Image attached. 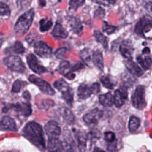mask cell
<instances>
[{"label":"cell","mask_w":152,"mask_h":152,"mask_svg":"<svg viewBox=\"0 0 152 152\" xmlns=\"http://www.w3.org/2000/svg\"><path fill=\"white\" fill-rule=\"evenodd\" d=\"M84 65L82 62H78L76 64H75L74 66H71V71H79L84 68Z\"/></svg>","instance_id":"cell-41"},{"label":"cell","mask_w":152,"mask_h":152,"mask_svg":"<svg viewBox=\"0 0 152 152\" xmlns=\"http://www.w3.org/2000/svg\"><path fill=\"white\" fill-rule=\"evenodd\" d=\"M140 119L135 116H132L130 117L129 123H128V129L130 132H133L138 129L140 126Z\"/></svg>","instance_id":"cell-25"},{"label":"cell","mask_w":152,"mask_h":152,"mask_svg":"<svg viewBox=\"0 0 152 152\" xmlns=\"http://www.w3.org/2000/svg\"><path fill=\"white\" fill-rule=\"evenodd\" d=\"M128 97V92L126 88L124 87L120 89H117L114 92L113 96V103L117 107H121L125 103Z\"/></svg>","instance_id":"cell-11"},{"label":"cell","mask_w":152,"mask_h":152,"mask_svg":"<svg viewBox=\"0 0 152 152\" xmlns=\"http://www.w3.org/2000/svg\"><path fill=\"white\" fill-rule=\"evenodd\" d=\"M103 115V112L102 110L95 108L83 116V121L88 125H95L102 118Z\"/></svg>","instance_id":"cell-7"},{"label":"cell","mask_w":152,"mask_h":152,"mask_svg":"<svg viewBox=\"0 0 152 152\" xmlns=\"http://www.w3.org/2000/svg\"><path fill=\"white\" fill-rule=\"evenodd\" d=\"M93 94L91 86L82 84L79 86L77 90V94L80 99H86Z\"/></svg>","instance_id":"cell-18"},{"label":"cell","mask_w":152,"mask_h":152,"mask_svg":"<svg viewBox=\"0 0 152 152\" xmlns=\"http://www.w3.org/2000/svg\"><path fill=\"white\" fill-rule=\"evenodd\" d=\"M104 140L108 142H112L115 140V135L113 132L107 131L104 133Z\"/></svg>","instance_id":"cell-38"},{"label":"cell","mask_w":152,"mask_h":152,"mask_svg":"<svg viewBox=\"0 0 152 152\" xmlns=\"http://www.w3.org/2000/svg\"><path fill=\"white\" fill-rule=\"evenodd\" d=\"M34 10L31 8L19 17L14 26V32L18 36H23L29 30L34 17Z\"/></svg>","instance_id":"cell-2"},{"label":"cell","mask_w":152,"mask_h":152,"mask_svg":"<svg viewBox=\"0 0 152 152\" xmlns=\"http://www.w3.org/2000/svg\"><path fill=\"white\" fill-rule=\"evenodd\" d=\"M45 131L49 139L59 138L61 130L58 123L55 121H50L45 125Z\"/></svg>","instance_id":"cell-8"},{"label":"cell","mask_w":152,"mask_h":152,"mask_svg":"<svg viewBox=\"0 0 152 152\" xmlns=\"http://www.w3.org/2000/svg\"><path fill=\"white\" fill-rule=\"evenodd\" d=\"M77 142L79 145V148H85L86 145V142L88 139V136L87 134H86L84 132H81L79 131L77 134Z\"/></svg>","instance_id":"cell-30"},{"label":"cell","mask_w":152,"mask_h":152,"mask_svg":"<svg viewBox=\"0 0 152 152\" xmlns=\"http://www.w3.org/2000/svg\"><path fill=\"white\" fill-rule=\"evenodd\" d=\"M91 88L93 91V94H97L100 91V84L98 83H93L91 86Z\"/></svg>","instance_id":"cell-42"},{"label":"cell","mask_w":152,"mask_h":152,"mask_svg":"<svg viewBox=\"0 0 152 152\" xmlns=\"http://www.w3.org/2000/svg\"><path fill=\"white\" fill-rule=\"evenodd\" d=\"M27 61L29 68L35 73L41 74L47 72V69L39 62L35 55L29 54L27 57Z\"/></svg>","instance_id":"cell-10"},{"label":"cell","mask_w":152,"mask_h":152,"mask_svg":"<svg viewBox=\"0 0 152 152\" xmlns=\"http://www.w3.org/2000/svg\"><path fill=\"white\" fill-rule=\"evenodd\" d=\"M5 1H6V0H0V3H1V2H5Z\"/></svg>","instance_id":"cell-51"},{"label":"cell","mask_w":152,"mask_h":152,"mask_svg":"<svg viewBox=\"0 0 152 152\" xmlns=\"http://www.w3.org/2000/svg\"><path fill=\"white\" fill-rule=\"evenodd\" d=\"M53 86L56 88H57L61 93H63L66 91L70 88L68 83H66L64 79H62V78L56 80L53 83Z\"/></svg>","instance_id":"cell-27"},{"label":"cell","mask_w":152,"mask_h":152,"mask_svg":"<svg viewBox=\"0 0 152 152\" xmlns=\"http://www.w3.org/2000/svg\"><path fill=\"white\" fill-rule=\"evenodd\" d=\"M12 51L15 53H23L25 51V49L23 45V44L17 41L14 43L12 48Z\"/></svg>","instance_id":"cell-37"},{"label":"cell","mask_w":152,"mask_h":152,"mask_svg":"<svg viewBox=\"0 0 152 152\" xmlns=\"http://www.w3.org/2000/svg\"><path fill=\"white\" fill-rule=\"evenodd\" d=\"M39 5L41 7H45L46 6L47 2L46 0H38Z\"/></svg>","instance_id":"cell-47"},{"label":"cell","mask_w":152,"mask_h":152,"mask_svg":"<svg viewBox=\"0 0 152 152\" xmlns=\"http://www.w3.org/2000/svg\"><path fill=\"white\" fill-rule=\"evenodd\" d=\"M62 98L65 100L66 103L69 106H72L73 101H74V94L73 91L71 88H69L66 91L62 93Z\"/></svg>","instance_id":"cell-28"},{"label":"cell","mask_w":152,"mask_h":152,"mask_svg":"<svg viewBox=\"0 0 152 152\" xmlns=\"http://www.w3.org/2000/svg\"><path fill=\"white\" fill-rule=\"evenodd\" d=\"M80 56L82 60L87 64L89 65V63L91 61V56L90 54L89 50L88 49H84L80 52Z\"/></svg>","instance_id":"cell-34"},{"label":"cell","mask_w":152,"mask_h":152,"mask_svg":"<svg viewBox=\"0 0 152 152\" xmlns=\"http://www.w3.org/2000/svg\"><path fill=\"white\" fill-rule=\"evenodd\" d=\"M58 71L64 75L66 74L68 72L71 71L69 62L67 61H62L59 65Z\"/></svg>","instance_id":"cell-31"},{"label":"cell","mask_w":152,"mask_h":152,"mask_svg":"<svg viewBox=\"0 0 152 152\" xmlns=\"http://www.w3.org/2000/svg\"><path fill=\"white\" fill-rule=\"evenodd\" d=\"M137 62L145 70H148L150 69L152 63L151 58L150 56H142V55H138L137 57Z\"/></svg>","instance_id":"cell-23"},{"label":"cell","mask_w":152,"mask_h":152,"mask_svg":"<svg viewBox=\"0 0 152 152\" xmlns=\"http://www.w3.org/2000/svg\"><path fill=\"white\" fill-rule=\"evenodd\" d=\"M119 51L121 55L127 59H131L134 48L129 40H125L122 42L119 46Z\"/></svg>","instance_id":"cell-12"},{"label":"cell","mask_w":152,"mask_h":152,"mask_svg":"<svg viewBox=\"0 0 152 152\" xmlns=\"http://www.w3.org/2000/svg\"><path fill=\"white\" fill-rule=\"evenodd\" d=\"M24 136L40 150L46 148L41 125L34 121L28 122L23 130Z\"/></svg>","instance_id":"cell-1"},{"label":"cell","mask_w":152,"mask_h":152,"mask_svg":"<svg viewBox=\"0 0 152 152\" xmlns=\"http://www.w3.org/2000/svg\"><path fill=\"white\" fill-rule=\"evenodd\" d=\"M92 62L95 66L100 71H103L104 68L103 58L102 52L99 50H95L92 55Z\"/></svg>","instance_id":"cell-17"},{"label":"cell","mask_w":152,"mask_h":152,"mask_svg":"<svg viewBox=\"0 0 152 152\" xmlns=\"http://www.w3.org/2000/svg\"><path fill=\"white\" fill-rule=\"evenodd\" d=\"M66 48H59V49L56 50V51L55 52V56L57 58L61 59L65 55V54L66 53Z\"/></svg>","instance_id":"cell-40"},{"label":"cell","mask_w":152,"mask_h":152,"mask_svg":"<svg viewBox=\"0 0 152 152\" xmlns=\"http://www.w3.org/2000/svg\"><path fill=\"white\" fill-rule=\"evenodd\" d=\"M25 84H26V82H24L20 80H16L12 85V91L14 93L19 92L23 88V87L25 86Z\"/></svg>","instance_id":"cell-36"},{"label":"cell","mask_w":152,"mask_h":152,"mask_svg":"<svg viewBox=\"0 0 152 152\" xmlns=\"http://www.w3.org/2000/svg\"><path fill=\"white\" fill-rule=\"evenodd\" d=\"M100 81L104 87L108 89H113L115 84L107 76H102L100 77Z\"/></svg>","instance_id":"cell-32"},{"label":"cell","mask_w":152,"mask_h":152,"mask_svg":"<svg viewBox=\"0 0 152 152\" xmlns=\"http://www.w3.org/2000/svg\"><path fill=\"white\" fill-rule=\"evenodd\" d=\"M23 97L26 99V100H30L31 97H30V94L29 93V92L28 91H25L23 93Z\"/></svg>","instance_id":"cell-46"},{"label":"cell","mask_w":152,"mask_h":152,"mask_svg":"<svg viewBox=\"0 0 152 152\" xmlns=\"http://www.w3.org/2000/svg\"><path fill=\"white\" fill-rule=\"evenodd\" d=\"M2 42H3L2 39L1 37H0V47L1 46V45H2Z\"/></svg>","instance_id":"cell-49"},{"label":"cell","mask_w":152,"mask_h":152,"mask_svg":"<svg viewBox=\"0 0 152 152\" xmlns=\"http://www.w3.org/2000/svg\"><path fill=\"white\" fill-rule=\"evenodd\" d=\"M99 102L104 107L112 106L113 104V96L110 92L100 95Z\"/></svg>","instance_id":"cell-22"},{"label":"cell","mask_w":152,"mask_h":152,"mask_svg":"<svg viewBox=\"0 0 152 152\" xmlns=\"http://www.w3.org/2000/svg\"><path fill=\"white\" fill-rule=\"evenodd\" d=\"M11 106L24 116H30L32 112L30 103L28 102H21L17 104H12Z\"/></svg>","instance_id":"cell-13"},{"label":"cell","mask_w":152,"mask_h":152,"mask_svg":"<svg viewBox=\"0 0 152 152\" xmlns=\"http://www.w3.org/2000/svg\"><path fill=\"white\" fill-rule=\"evenodd\" d=\"M51 34L53 37L56 38L65 39L68 37V33L61 24L56 22L51 32Z\"/></svg>","instance_id":"cell-15"},{"label":"cell","mask_w":152,"mask_h":152,"mask_svg":"<svg viewBox=\"0 0 152 152\" xmlns=\"http://www.w3.org/2000/svg\"><path fill=\"white\" fill-rule=\"evenodd\" d=\"M107 6L109 5H114L117 0H102Z\"/></svg>","instance_id":"cell-45"},{"label":"cell","mask_w":152,"mask_h":152,"mask_svg":"<svg viewBox=\"0 0 152 152\" xmlns=\"http://www.w3.org/2000/svg\"><path fill=\"white\" fill-rule=\"evenodd\" d=\"M28 80L30 82L36 85L43 93L48 95L55 94V90L48 82L43 80V79L39 78L34 75H31L28 77Z\"/></svg>","instance_id":"cell-6"},{"label":"cell","mask_w":152,"mask_h":152,"mask_svg":"<svg viewBox=\"0 0 152 152\" xmlns=\"http://www.w3.org/2000/svg\"><path fill=\"white\" fill-rule=\"evenodd\" d=\"M103 151V150L102 149H100V148H96L94 150V151Z\"/></svg>","instance_id":"cell-50"},{"label":"cell","mask_w":152,"mask_h":152,"mask_svg":"<svg viewBox=\"0 0 152 152\" xmlns=\"http://www.w3.org/2000/svg\"><path fill=\"white\" fill-rule=\"evenodd\" d=\"M109 145L107 147V150L109 151H116V140L112 142H109Z\"/></svg>","instance_id":"cell-43"},{"label":"cell","mask_w":152,"mask_h":152,"mask_svg":"<svg viewBox=\"0 0 152 152\" xmlns=\"http://www.w3.org/2000/svg\"><path fill=\"white\" fill-rule=\"evenodd\" d=\"M34 50L35 53L41 58H49L52 53V48L43 41L35 43Z\"/></svg>","instance_id":"cell-9"},{"label":"cell","mask_w":152,"mask_h":152,"mask_svg":"<svg viewBox=\"0 0 152 152\" xmlns=\"http://www.w3.org/2000/svg\"><path fill=\"white\" fill-rule=\"evenodd\" d=\"M142 53H143V54H148V53H150V49H149L148 48H145L142 50Z\"/></svg>","instance_id":"cell-48"},{"label":"cell","mask_w":152,"mask_h":152,"mask_svg":"<svg viewBox=\"0 0 152 152\" xmlns=\"http://www.w3.org/2000/svg\"><path fill=\"white\" fill-rule=\"evenodd\" d=\"M145 87L142 85L137 87L134 90L132 97L131 101L133 106L137 109H143L147 105L145 100Z\"/></svg>","instance_id":"cell-3"},{"label":"cell","mask_w":152,"mask_h":152,"mask_svg":"<svg viewBox=\"0 0 152 152\" xmlns=\"http://www.w3.org/2000/svg\"><path fill=\"white\" fill-rule=\"evenodd\" d=\"M94 36L97 42L100 43L103 48L107 49L108 48V40L107 37L99 30H94Z\"/></svg>","instance_id":"cell-24"},{"label":"cell","mask_w":152,"mask_h":152,"mask_svg":"<svg viewBox=\"0 0 152 152\" xmlns=\"http://www.w3.org/2000/svg\"><path fill=\"white\" fill-rule=\"evenodd\" d=\"M47 147L48 151H63L62 142L59 140V138L49 139Z\"/></svg>","instance_id":"cell-20"},{"label":"cell","mask_w":152,"mask_h":152,"mask_svg":"<svg viewBox=\"0 0 152 152\" xmlns=\"http://www.w3.org/2000/svg\"><path fill=\"white\" fill-rule=\"evenodd\" d=\"M4 62L10 70L14 72L21 73L23 72L26 69L22 60L17 56H8L4 58Z\"/></svg>","instance_id":"cell-5"},{"label":"cell","mask_w":152,"mask_h":152,"mask_svg":"<svg viewBox=\"0 0 152 152\" xmlns=\"http://www.w3.org/2000/svg\"><path fill=\"white\" fill-rule=\"evenodd\" d=\"M86 0H69L68 2L69 10L72 11H77L85 4Z\"/></svg>","instance_id":"cell-29"},{"label":"cell","mask_w":152,"mask_h":152,"mask_svg":"<svg viewBox=\"0 0 152 152\" xmlns=\"http://www.w3.org/2000/svg\"><path fill=\"white\" fill-rule=\"evenodd\" d=\"M64 76L66 78H67L68 80H73V79L75 78V74L74 72H72V71H70V72H68L66 74H65Z\"/></svg>","instance_id":"cell-44"},{"label":"cell","mask_w":152,"mask_h":152,"mask_svg":"<svg viewBox=\"0 0 152 152\" xmlns=\"http://www.w3.org/2000/svg\"><path fill=\"white\" fill-rule=\"evenodd\" d=\"M11 11L9 6L5 2L0 3V15L1 16H9Z\"/></svg>","instance_id":"cell-35"},{"label":"cell","mask_w":152,"mask_h":152,"mask_svg":"<svg viewBox=\"0 0 152 152\" xmlns=\"http://www.w3.org/2000/svg\"><path fill=\"white\" fill-rule=\"evenodd\" d=\"M1 127L5 130L17 131V128L15 121L9 116H4L1 121Z\"/></svg>","instance_id":"cell-16"},{"label":"cell","mask_w":152,"mask_h":152,"mask_svg":"<svg viewBox=\"0 0 152 152\" xmlns=\"http://www.w3.org/2000/svg\"><path fill=\"white\" fill-rule=\"evenodd\" d=\"M125 65L128 71L133 75L139 77L143 75V71L141 68L131 59H128L125 61Z\"/></svg>","instance_id":"cell-14"},{"label":"cell","mask_w":152,"mask_h":152,"mask_svg":"<svg viewBox=\"0 0 152 152\" xmlns=\"http://www.w3.org/2000/svg\"><path fill=\"white\" fill-rule=\"evenodd\" d=\"M61 116L64 122L67 124L71 125L74 122L75 116L69 109L62 107V109H61Z\"/></svg>","instance_id":"cell-21"},{"label":"cell","mask_w":152,"mask_h":152,"mask_svg":"<svg viewBox=\"0 0 152 152\" xmlns=\"http://www.w3.org/2000/svg\"><path fill=\"white\" fill-rule=\"evenodd\" d=\"M71 30L76 34L80 33L83 30V25L80 20L75 17H71L68 20Z\"/></svg>","instance_id":"cell-19"},{"label":"cell","mask_w":152,"mask_h":152,"mask_svg":"<svg viewBox=\"0 0 152 152\" xmlns=\"http://www.w3.org/2000/svg\"><path fill=\"white\" fill-rule=\"evenodd\" d=\"M105 15V11L101 7H99L95 11L94 13V17H101L103 18L104 17Z\"/></svg>","instance_id":"cell-39"},{"label":"cell","mask_w":152,"mask_h":152,"mask_svg":"<svg viewBox=\"0 0 152 152\" xmlns=\"http://www.w3.org/2000/svg\"><path fill=\"white\" fill-rule=\"evenodd\" d=\"M152 28L151 18L149 16H144L141 18L135 26V33L139 36L145 37L146 33L151 32Z\"/></svg>","instance_id":"cell-4"},{"label":"cell","mask_w":152,"mask_h":152,"mask_svg":"<svg viewBox=\"0 0 152 152\" xmlns=\"http://www.w3.org/2000/svg\"><path fill=\"white\" fill-rule=\"evenodd\" d=\"M117 28L118 27L116 26L110 25L105 21L103 22V24H102L103 31L107 33V34H111L113 33L117 30Z\"/></svg>","instance_id":"cell-33"},{"label":"cell","mask_w":152,"mask_h":152,"mask_svg":"<svg viewBox=\"0 0 152 152\" xmlns=\"http://www.w3.org/2000/svg\"><path fill=\"white\" fill-rule=\"evenodd\" d=\"M53 25V21L46 18H42L39 21V29L41 32H46L48 31Z\"/></svg>","instance_id":"cell-26"}]
</instances>
